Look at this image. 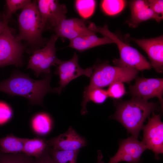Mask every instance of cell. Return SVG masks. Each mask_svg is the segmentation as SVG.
I'll use <instances>...</instances> for the list:
<instances>
[{
  "mask_svg": "<svg viewBox=\"0 0 163 163\" xmlns=\"http://www.w3.org/2000/svg\"><path fill=\"white\" fill-rule=\"evenodd\" d=\"M49 147L48 140L40 137L26 138L22 152L31 157L37 158Z\"/></svg>",
  "mask_w": 163,
  "mask_h": 163,
  "instance_id": "ffe728a7",
  "label": "cell"
},
{
  "mask_svg": "<svg viewBox=\"0 0 163 163\" xmlns=\"http://www.w3.org/2000/svg\"><path fill=\"white\" fill-rule=\"evenodd\" d=\"M37 3L43 30L46 27L53 29L66 19L67 8L64 4H59L58 1L39 0Z\"/></svg>",
  "mask_w": 163,
  "mask_h": 163,
  "instance_id": "8fae6325",
  "label": "cell"
},
{
  "mask_svg": "<svg viewBox=\"0 0 163 163\" xmlns=\"http://www.w3.org/2000/svg\"><path fill=\"white\" fill-rule=\"evenodd\" d=\"M130 18L129 25L136 27L141 22L150 19H155L157 22L162 20L163 17L156 14L149 7L147 1L137 0L132 1L130 4Z\"/></svg>",
  "mask_w": 163,
  "mask_h": 163,
  "instance_id": "2e32d148",
  "label": "cell"
},
{
  "mask_svg": "<svg viewBox=\"0 0 163 163\" xmlns=\"http://www.w3.org/2000/svg\"><path fill=\"white\" fill-rule=\"evenodd\" d=\"M92 67L93 72L89 84L85 88L83 93L82 104L83 110L87 109L89 95L92 90L109 86L116 82L129 84L137 78L139 72L133 68L112 66L107 62L95 65Z\"/></svg>",
  "mask_w": 163,
  "mask_h": 163,
  "instance_id": "3957f363",
  "label": "cell"
},
{
  "mask_svg": "<svg viewBox=\"0 0 163 163\" xmlns=\"http://www.w3.org/2000/svg\"><path fill=\"white\" fill-rule=\"evenodd\" d=\"M146 53L150 61V65L156 71H163V37L149 39H133Z\"/></svg>",
  "mask_w": 163,
  "mask_h": 163,
  "instance_id": "5bb4252c",
  "label": "cell"
},
{
  "mask_svg": "<svg viewBox=\"0 0 163 163\" xmlns=\"http://www.w3.org/2000/svg\"><path fill=\"white\" fill-rule=\"evenodd\" d=\"M24 47L8 27L0 34V67L9 65L21 67Z\"/></svg>",
  "mask_w": 163,
  "mask_h": 163,
  "instance_id": "52a82bcc",
  "label": "cell"
},
{
  "mask_svg": "<svg viewBox=\"0 0 163 163\" xmlns=\"http://www.w3.org/2000/svg\"><path fill=\"white\" fill-rule=\"evenodd\" d=\"M0 152H1V151H0Z\"/></svg>",
  "mask_w": 163,
  "mask_h": 163,
  "instance_id": "d6a6232c",
  "label": "cell"
},
{
  "mask_svg": "<svg viewBox=\"0 0 163 163\" xmlns=\"http://www.w3.org/2000/svg\"><path fill=\"white\" fill-rule=\"evenodd\" d=\"M69 41V46L80 52L97 46L114 43L108 37H99L95 34L76 37Z\"/></svg>",
  "mask_w": 163,
  "mask_h": 163,
  "instance_id": "e0dca14e",
  "label": "cell"
},
{
  "mask_svg": "<svg viewBox=\"0 0 163 163\" xmlns=\"http://www.w3.org/2000/svg\"><path fill=\"white\" fill-rule=\"evenodd\" d=\"M58 37L53 35L45 46L34 50L30 57L27 68L33 70L37 77L41 73L50 74L51 67L61 62L56 53L55 44Z\"/></svg>",
  "mask_w": 163,
  "mask_h": 163,
  "instance_id": "8992f818",
  "label": "cell"
},
{
  "mask_svg": "<svg viewBox=\"0 0 163 163\" xmlns=\"http://www.w3.org/2000/svg\"><path fill=\"white\" fill-rule=\"evenodd\" d=\"M88 27L95 33H99L109 38L117 44L120 58L114 59L113 62L117 66L133 68L141 71L152 68L150 63L143 55L136 49L122 41L108 29L107 25L103 27H99L91 22Z\"/></svg>",
  "mask_w": 163,
  "mask_h": 163,
  "instance_id": "5b68a950",
  "label": "cell"
},
{
  "mask_svg": "<svg viewBox=\"0 0 163 163\" xmlns=\"http://www.w3.org/2000/svg\"><path fill=\"white\" fill-rule=\"evenodd\" d=\"M93 72L92 67L83 69L78 64V56L75 53L70 59L61 61L55 72L59 77V86L56 88V93L60 94L63 88L72 80L82 75L90 77Z\"/></svg>",
  "mask_w": 163,
  "mask_h": 163,
  "instance_id": "30bf717a",
  "label": "cell"
},
{
  "mask_svg": "<svg viewBox=\"0 0 163 163\" xmlns=\"http://www.w3.org/2000/svg\"><path fill=\"white\" fill-rule=\"evenodd\" d=\"M30 0H6V11L3 19L9 21L12 15L18 10L23 9L31 2Z\"/></svg>",
  "mask_w": 163,
  "mask_h": 163,
  "instance_id": "d4e9b609",
  "label": "cell"
},
{
  "mask_svg": "<svg viewBox=\"0 0 163 163\" xmlns=\"http://www.w3.org/2000/svg\"><path fill=\"white\" fill-rule=\"evenodd\" d=\"M47 140L49 147L61 150H79L87 144L86 139L72 127L65 133Z\"/></svg>",
  "mask_w": 163,
  "mask_h": 163,
  "instance_id": "9a60e30c",
  "label": "cell"
},
{
  "mask_svg": "<svg viewBox=\"0 0 163 163\" xmlns=\"http://www.w3.org/2000/svg\"><path fill=\"white\" fill-rule=\"evenodd\" d=\"M147 2L149 7L156 14L163 17L162 0H150Z\"/></svg>",
  "mask_w": 163,
  "mask_h": 163,
  "instance_id": "f1b7e54d",
  "label": "cell"
},
{
  "mask_svg": "<svg viewBox=\"0 0 163 163\" xmlns=\"http://www.w3.org/2000/svg\"><path fill=\"white\" fill-rule=\"evenodd\" d=\"M75 5L79 14L83 18L87 19L93 14L96 5V1L93 0H76Z\"/></svg>",
  "mask_w": 163,
  "mask_h": 163,
  "instance_id": "603a6c76",
  "label": "cell"
},
{
  "mask_svg": "<svg viewBox=\"0 0 163 163\" xmlns=\"http://www.w3.org/2000/svg\"><path fill=\"white\" fill-rule=\"evenodd\" d=\"M8 21L4 19L3 21L0 20V34L8 27Z\"/></svg>",
  "mask_w": 163,
  "mask_h": 163,
  "instance_id": "4dcf8cb0",
  "label": "cell"
},
{
  "mask_svg": "<svg viewBox=\"0 0 163 163\" xmlns=\"http://www.w3.org/2000/svg\"><path fill=\"white\" fill-rule=\"evenodd\" d=\"M129 92L132 97L141 99L146 101L150 98L157 97L163 108V78H136L135 84L129 86Z\"/></svg>",
  "mask_w": 163,
  "mask_h": 163,
  "instance_id": "ba28073f",
  "label": "cell"
},
{
  "mask_svg": "<svg viewBox=\"0 0 163 163\" xmlns=\"http://www.w3.org/2000/svg\"><path fill=\"white\" fill-rule=\"evenodd\" d=\"M26 139L12 134L0 138V151L6 154L22 152Z\"/></svg>",
  "mask_w": 163,
  "mask_h": 163,
  "instance_id": "d6986e66",
  "label": "cell"
},
{
  "mask_svg": "<svg viewBox=\"0 0 163 163\" xmlns=\"http://www.w3.org/2000/svg\"><path fill=\"white\" fill-rule=\"evenodd\" d=\"M18 21L19 33L16 37L18 40L27 41L35 50L45 46L48 40L42 37L43 30L37 1H31L22 9Z\"/></svg>",
  "mask_w": 163,
  "mask_h": 163,
  "instance_id": "277c9868",
  "label": "cell"
},
{
  "mask_svg": "<svg viewBox=\"0 0 163 163\" xmlns=\"http://www.w3.org/2000/svg\"><path fill=\"white\" fill-rule=\"evenodd\" d=\"M97 163H104L102 161L103 156L101 151L100 150H98L97 152Z\"/></svg>",
  "mask_w": 163,
  "mask_h": 163,
  "instance_id": "1f68e13d",
  "label": "cell"
},
{
  "mask_svg": "<svg viewBox=\"0 0 163 163\" xmlns=\"http://www.w3.org/2000/svg\"><path fill=\"white\" fill-rule=\"evenodd\" d=\"M53 30L62 40H69L76 37L95 34V32L86 25L84 21L78 18L64 19L58 24Z\"/></svg>",
  "mask_w": 163,
  "mask_h": 163,
  "instance_id": "4fadbf2b",
  "label": "cell"
},
{
  "mask_svg": "<svg viewBox=\"0 0 163 163\" xmlns=\"http://www.w3.org/2000/svg\"><path fill=\"white\" fill-rule=\"evenodd\" d=\"M33 132L39 136H45L52 130L53 122L52 118L48 113H40L35 115L30 123Z\"/></svg>",
  "mask_w": 163,
  "mask_h": 163,
  "instance_id": "ac0fdd59",
  "label": "cell"
},
{
  "mask_svg": "<svg viewBox=\"0 0 163 163\" xmlns=\"http://www.w3.org/2000/svg\"><path fill=\"white\" fill-rule=\"evenodd\" d=\"M34 160L23 152L6 154L0 152V163H33Z\"/></svg>",
  "mask_w": 163,
  "mask_h": 163,
  "instance_id": "7402d4cb",
  "label": "cell"
},
{
  "mask_svg": "<svg viewBox=\"0 0 163 163\" xmlns=\"http://www.w3.org/2000/svg\"><path fill=\"white\" fill-rule=\"evenodd\" d=\"M12 115V111L9 106L5 103L0 102V124L8 121Z\"/></svg>",
  "mask_w": 163,
  "mask_h": 163,
  "instance_id": "83f0119b",
  "label": "cell"
},
{
  "mask_svg": "<svg viewBox=\"0 0 163 163\" xmlns=\"http://www.w3.org/2000/svg\"><path fill=\"white\" fill-rule=\"evenodd\" d=\"M49 148L39 156L34 159L33 163H56L52 158L49 151Z\"/></svg>",
  "mask_w": 163,
  "mask_h": 163,
  "instance_id": "f546056e",
  "label": "cell"
},
{
  "mask_svg": "<svg viewBox=\"0 0 163 163\" xmlns=\"http://www.w3.org/2000/svg\"><path fill=\"white\" fill-rule=\"evenodd\" d=\"M50 74L42 79L36 80L27 75L14 72L8 78L0 82V91L22 96L27 99L32 104L43 106V99L46 94L56 93V88L50 86L52 75Z\"/></svg>",
  "mask_w": 163,
  "mask_h": 163,
  "instance_id": "6da1fadb",
  "label": "cell"
},
{
  "mask_svg": "<svg viewBox=\"0 0 163 163\" xmlns=\"http://www.w3.org/2000/svg\"><path fill=\"white\" fill-rule=\"evenodd\" d=\"M119 145L118 151L110 158L108 163H118L121 161L140 163L142 154L147 149L142 142L132 136L120 140Z\"/></svg>",
  "mask_w": 163,
  "mask_h": 163,
  "instance_id": "7c38bea8",
  "label": "cell"
},
{
  "mask_svg": "<svg viewBox=\"0 0 163 163\" xmlns=\"http://www.w3.org/2000/svg\"><path fill=\"white\" fill-rule=\"evenodd\" d=\"M126 2L122 0H104L101 2V7L107 14L113 15L120 12L124 8Z\"/></svg>",
  "mask_w": 163,
  "mask_h": 163,
  "instance_id": "cb8c5ba5",
  "label": "cell"
},
{
  "mask_svg": "<svg viewBox=\"0 0 163 163\" xmlns=\"http://www.w3.org/2000/svg\"><path fill=\"white\" fill-rule=\"evenodd\" d=\"M107 91L108 97L116 99L120 98L126 93L124 84L120 82L114 83L110 85Z\"/></svg>",
  "mask_w": 163,
  "mask_h": 163,
  "instance_id": "484cf974",
  "label": "cell"
},
{
  "mask_svg": "<svg viewBox=\"0 0 163 163\" xmlns=\"http://www.w3.org/2000/svg\"><path fill=\"white\" fill-rule=\"evenodd\" d=\"M157 106L155 103L132 97L117 103L116 112L111 117L120 123L132 137L137 139L144 122Z\"/></svg>",
  "mask_w": 163,
  "mask_h": 163,
  "instance_id": "7a4b0ae2",
  "label": "cell"
},
{
  "mask_svg": "<svg viewBox=\"0 0 163 163\" xmlns=\"http://www.w3.org/2000/svg\"><path fill=\"white\" fill-rule=\"evenodd\" d=\"M49 149L52 158L56 163H77L79 150H61L50 147Z\"/></svg>",
  "mask_w": 163,
  "mask_h": 163,
  "instance_id": "44dd1931",
  "label": "cell"
},
{
  "mask_svg": "<svg viewBox=\"0 0 163 163\" xmlns=\"http://www.w3.org/2000/svg\"><path fill=\"white\" fill-rule=\"evenodd\" d=\"M108 97L107 91L102 88H97L92 90L89 95V101L97 104L104 102Z\"/></svg>",
  "mask_w": 163,
  "mask_h": 163,
  "instance_id": "4316f807",
  "label": "cell"
},
{
  "mask_svg": "<svg viewBox=\"0 0 163 163\" xmlns=\"http://www.w3.org/2000/svg\"><path fill=\"white\" fill-rule=\"evenodd\" d=\"M142 129L144 133L142 142L147 149L154 152L155 158H159V155L163 152V123L160 114H156L153 112L152 117Z\"/></svg>",
  "mask_w": 163,
  "mask_h": 163,
  "instance_id": "9c48e42d",
  "label": "cell"
}]
</instances>
